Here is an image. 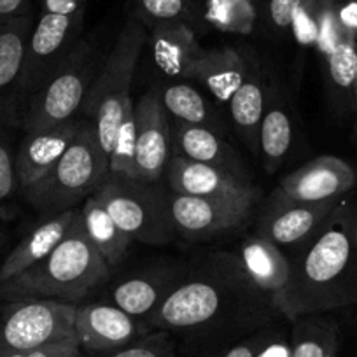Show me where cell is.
<instances>
[{
	"instance_id": "36",
	"label": "cell",
	"mask_w": 357,
	"mask_h": 357,
	"mask_svg": "<svg viewBox=\"0 0 357 357\" xmlns=\"http://www.w3.org/2000/svg\"><path fill=\"white\" fill-rule=\"evenodd\" d=\"M18 186V175H16L15 156L11 147L0 137V205L4 204Z\"/></svg>"
},
{
	"instance_id": "33",
	"label": "cell",
	"mask_w": 357,
	"mask_h": 357,
	"mask_svg": "<svg viewBox=\"0 0 357 357\" xmlns=\"http://www.w3.org/2000/svg\"><path fill=\"white\" fill-rule=\"evenodd\" d=\"M84 357H177L172 335L163 329H153L137 342L107 354H84Z\"/></svg>"
},
{
	"instance_id": "25",
	"label": "cell",
	"mask_w": 357,
	"mask_h": 357,
	"mask_svg": "<svg viewBox=\"0 0 357 357\" xmlns=\"http://www.w3.org/2000/svg\"><path fill=\"white\" fill-rule=\"evenodd\" d=\"M161 102L174 123L200 126L212 132H226V123L219 109L188 82H170L158 88Z\"/></svg>"
},
{
	"instance_id": "40",
	"label": "cell",
	"mask_w": 357,
	"mask_h": 357,
	"mask_svg": "<svg viewBox=\"0 0 357 357\" xmlns=\"http://www.w3.org/2000/svg\"><path fill=\"white\" fill-rule=\"evenodd\" d=\"M86 2L88 0H43V13H53V15H84Z\"/></svg>"
},
{
	"instance_id": "22",
	"label": "cell",
	"mask_w": 357,
	"mask_h": 357,
	"mask_svg": "<svg viewBox=\"0 0 357 357\" xmlns=\"http://www.w3.org/2000/svg\"><path fill=\"white\" fill-rule=\"evenodd\" d=\"M147 32L156 67L170 77L190 79L193 65L204 53L193 29L188 23H161Z\"/></svg>"
},
{
	"instance_id": "21",
	"label": "cell",
	"mask_w": 357,
	"mask_h": 357,
	"mask_svg": "<svg viewBox=\"0 0 357 357\" xmlns=\"http://www.w3.org/2000/svg\"><path fill=\"white\" fill-rule=\"evenodd\" d=\"M79 207L40 219L39 225L9 252L4 263L0 264V284L22 275L29 268L44 259L67 235L75 215H77Z\"/></svg>"
},
{
	"instance_id": "15",
	"label": "cell",
	"mask_w": 357,
	"mask_h": 357,
	"mask_svg": "<svg viewBox=\"0 0 357 357\" xmlns=\"http://www.w3.org/2000/svg\"><path fill=\"white\" fill-rule=\"evenodd\" d=\"M163 181L174 193L202 198H222V200H259L261 191L254 184L238 181L233 175L198 161L172 154Z\"/></svg>"
},
{
	"instance_id": "45",
	"label": "cell",
	"mask_w": 357,
	"mask_h": 357,
	"mask_svg": "<svg viewBox=\"0 0 357 357\" xmlns=\"http://www.w3.org/2000/svg\"><path fill=\"white\" fill-rule=\"evenodd\" d=\"M357 93V74H356V84H354V95Z\"/></svg>"
},
{
	"instance_id": "5",
	"label": "cell",
	"mask_w": 357,
	"mask_h": 357,
	"mask_svg": "<svg viewBox=\"0 0 357 357\" xmlns=\"http://www.w3.org/2000/svg\"><path fill=\"white\" fill-rule=\"evenodd\" d=\"M147 33L149 32L144 23L135 16L125 23L82 104L81 111L86 114V119L93 121L98 142L107 160L123 112L126 104L132 100L130 89L140 53L147 43Z\"/></svg>"
},
{
	"instance_id": "47",
	"label": "cell",
	"mask_w": 357,
	"mask_h": 357,
	"mask_svg": "<svg viewBox=\"0 0 357 357\" xmlns=\"http://www.w3.org/2000/svg\"><path fill=\"white\" fill-rule=\"evenodd\" d=\"M250 2H254V0H250Z\"/></svg>"
},
{
	"instance_id": "37",
	"label": "cell",
	"mask_w": 357,
	"mask_h": 357,
	"mask_svg": "<svg viewBox=\"0 0 357 357\" xmlns=\"http://www.w3.org/2000/svg\"><path fill=\"white\" fill-rule=\"evenodd\" d=\"M272 324L264 326V328L257 329V331L240 338L238 342L231 343V345L226 347L218 357H257V352H259L261 347H263L264 342H266L268 333H270Z\"/></svg>"
},
{
	"instance_id": "31",
	"label": "cell",
	"mask_w": 357,
	"mask_h": 357,
	"mask_svg": "<svg viewBox=\"0 0 357 357\" xmlns=\"http://www.w3.org/2000/svg\"><path fill=\"white\" fill-rule=\"evenodd\" d=\"M328 74L336 93H354L357 74V39L350 32L340 39L335 50L326 56Z\"/></svg>"
},
{
	"instance_id": "11",
	"label": "cell",
	"mask_w": 357,
	"mask_h": 357,
	"mask_svg": "<svg viewBox=\"0 0 357 357\" xmlns=\"http://www.w3.org/2000/svg\"><path fill=\"white\" fill-rule=\"evenodd\" d=\"M257 200L188 197L167 188V205L175 235L188 240H212L249 222Z\"/></svg>"
},
{
	"instance_id": "13",
	"label": "cell",
	"mask_w": 357,
	"mask_h": 357,
	"mask_svg": "<svg viewBox=\"0 0 357 357\" xmlns=\"http://www.w3.org/2000/svg\"><path fill=\"white\" fill-rule=\"evenodd\" d=\"M137 178L163 183L172 158V119L158 89L147 91L135 102Z\"/></svg>"
},
{
	"instance_id": "27",
	"label": "cell",
	"mask_w": 357,
	"mask_h": 357,
	"mask_svg": "<svg viewBox=\"0 0 357 357\" xmlns=\"http://www.w3.org/2000/svg\"><path fill=\"white\" fill-rule=\"evenodd\" d=\"M81 219L84 225L86 235L91 240L95 249L100 252L111 270L118 268L128 254L133 240L119 228L114 219L109 215L104 205L97 200L95 195H89L81 205Z\"/></svg>"
},
{
	"instance_id": "12",
	"label": "cell",
	"mask_w": 357,
	"mask_h": 357,
	"mask_svg": "<svg viewBox=\"0 0 357 357\" xmlns=\"http://www.w3.org/2000/svg\"><path fill=\"white\" fill-rule=\"evenodd\" d=\"M151 331L153 329L146 321L126 314L107 301L77 305L75 310V340L84 354L114 352Z\"/></svg>"
},
{
	"instance_id": "7",
	"label": "cell",
	"mask_w": 357,
	"mask_h": 357,
	"mask_svg": "<svg viewBox=\"0 0 357 357\" xmlns=\"http://www.w3.org/2000/svg\"><path fill=\"white\" fill-rule=\"evenodd\" d=\"M100 67V56L93 44L81 37L60 68L23 105L25 133L53 128L74 118L82 109Z\"/></svg>"
},
{
	"instance_id": "3",
	"label": "cell",
	"mask_w": 357,
	"mask_h": 357,
	"mask_svg": "<svg viewBox=\"0 0 357 357\" xmlns=\"http://www.w3.org/2000/svg\"><path fill=\"white\" fill-rule=\"evenodd\" d=\"M112 270L86 235L81 207L70 229L44 259L22 275L0 284V300L40 298L79 305L105 284Z\"/></svg>"
},
{
	"instance_id": "10",
	"label": "cell",
	"mask_w": 357,
	"mask_h": 357,
	"mask_svg": "<svg viewBox=\"0 0 357 357\" xmlns=\"http://www.w3.org/2000/svg\"><path fill=\"white\" fill-rule=\"evenodd\" d=\"M345 197L326 202H300L275 188L257 214L254 235L270 240L287 254L293 252L314 238Z\"/></svg>"
},
{
	"instance_id": "2",
	"label": "cell",
	"mask_w": 357,
	"mask_h": 357,
	"mask_svg": "<svg viewBox=\"0 0 357 357\" xmlns=\"http://www.w3.org/2000/svg\"><path fill=\"white\" fill-rule=\"evenodd\" d=\"M287 256L291 280L286 321L357 305V236L349 195L314 238Z\"/></svg>"
},
{
	"instance_id": "8",
	"label": "cell",
	"mask_w": 357,
	"mask_h": 357,
	"mask_svg": "<svg viewBox=\"0 0 357 357\" xmlns=\"http://www.w3.org/2000/svg\"><path fill=\"white\" fill-rule=\"evenodd\" d=\"M77 305L58 300H0V350H26L51 343H77Z\"/></svg>"
},
{
	"instance_id": "23",
	"label": "cell",
	"mask_w": 357,
	"mask_h": 357,
	"mask_svg": "<svg viewBox=\"0 0 357 357\" xmlns=\"http://www.w3.org/2000/svg\"><path fill=\"white\" fill-rule=\"evenodd\" d=\"M259 156L268 174L282 167L294 142V119L291 105L287 104L282 89L270 82L266 107L259 125Z\"/></svg>"
},
{
	"instance_id": "19",
	"label": "cell",
	"mask_w": 357,
	"mask_h": 357,
	"mask_svg": "<svg viewBox=\"0 0 357 357\" xmlns=\"http://www.w3.org/2000/svg\"><path fill=\"white\" fill-rule=\"evenodd\" d=\"M172 154L211 165L242 183L254 184L252 175L240 154L226 142L225 137L212 130L172 121Z\"/></svg>"
},
{
	"instance_id": "17",
	"label": "cell",
	"mask_w": 357,
	"mask_h": 357,
	"mask_svg": "<svg viewBox=\"0 0 357 357\" xmlns=\"http://www.w3.org/2000/svg\"><path fill=\"white\" fill-rule=\"evenodd\" d=\"M236 254L250 280L284 317L291 280V259L286 250L263 236L249 235L240 243Z\"/></svg>"
},
{
	"instance_id": "18",
	"label": "cell",
	"mask_w": 357,
	"mask_h": 357,
	"mask_svg": "<svg viewBox=\"0 0 357 357\" xmlns=\"http://www.w3.org/2000/svg\"><path fill=\"white\" fill-rule=\"evenodd\" d=\"M82 119L72 118L53 128L25 133L15 156L20 188L26 190L47 174L74 142Z\"/></svg>"
},
{
	"instance_id": "6",
	"label": "cell",
	"mask_w": 357,
	"mask_h": 357,
	"mask_svg": "<svg viewBox=\"0 0 357 357\" xmlns=\"http://www.w3.org/2000/svg\"><path fill=\"white\" fill-rule=\"evenodd\" d=\"M93 195L133 242L165 245L177 236L161 183L107 174Z\"/></svg>"
},
{
	"instance_id": "42",
	"label": "cell",
	"mask_w": 357,
	"mask_h": 357,
	"mask_svg": "<svg viewBox=\"0 0 357 357\" xmlns=\"http://www.w3.org/2000/svg\"><path fill=\"white\" fill-rule=\"evenodd\" d=\"M29 13V0H0V25Z\"/></svg>"
},
{
	"instance_id": "39",
	"label": "cell",
	"mask_w": 357,
	"mask_h": 357,
	"mask_svg": "<svg viewBox=\"0 0 357 357\" xmlns=\"http://www.w3.org/2000/svg\"><path fill=\"white\" fill-rule=\"evenodd\" d=\"M257 357H291V338L284 328L272 324L268 338Z\"/></svg>"
},
{
	"instance_id": "46",
	"label": "cell",
	"mask_w": 357,
	"mask_h": 357,
	"mask_svg": "<svg viewBox=\"0 0 357 357\" xmlns=\"http://www.w3.org/2000/svg\"><path fill=\"white\" fill-rule=\"evenodd\" d=\"M354 100H356V114H357V93L354 95Z\"/></svg>"
},
{
	"instance_id": "34",
	"label": "cell",
	"mask_w": 357,
	"mask_h": 357,
	"mask_svg": "<svg viewBox=\"0 0 357 357\" xmlns=\"http://www.w3.org/2000/svg\"><path fill=\"white\" fill-rule=\"evenodd\" d=\"M291 32L301 47H315L319 40L317 0H303L294 13Z\"/></svg>"
},
{
	"instance_id": "4",
	"label": "cell",
	"mask_w": 357,
	"mask_h": 357,
	"mask_svg": "<svg viewBox=\"0 0 357 357\" xmlns=\"http://www.w3.org/2000/svg\"><path fill=\"white\" fill-rule=\"evenodd\" d=\"M109 174V160L98 142L93 121L82 118L67 153L36 184L23 190L26 202L43 218L81 205Z\"/></svg>"
},
{
	"instance_id": "9",
	"label": "cell",
	"mask_w": 357,
	"mask_h": 357,
	"mask_svg": "<svg viewBox=\"0 0 357 357\" xmlns=\"http://www.w3.org/2000/svg\"><path fill=\"white\" fill-rule=\"evenodd\" d=\"M82 23L84 15H40L30 33L22 75L16 88L15 98L23 105L67 60L75 44L81 40Z\"/></svg>"
},
{
	"instance_id": "38",
	"label": "cell",
	"mask_w": 357,
	"mask_h": 357,
	"mask_svg": "<svg viewBox=\"0 0 357 357\" xmlns=\"http://www.w3.org/2000/svg\"><path fill=\"white\" fill-rule=\"evenodd\" d=\"M303 0H270L268 2V15L272 26L279 32H286L291 29L294 13L298 11Z\"/></svg>"
},
{
	"instance_id": "43",
	"label": "cell",
	"mask_w": 357,
	"mask_h": 357,
	"mask_svg": "<svg viewBox=\"0 0 357 357\" xmlns=\"http://www.w3.org/2000/svg\"><path fill=\"white\" fill-rule=\"evenodd\" d=\"M16 215V208L11 207V205H0V235H2V226L6 225V222L13 221Z\"/></svg>"
},
{
	"instance_id": "35",
	"label": "cell",
	"mask_w": 357,
	"mask_h": 357,
	"mask_svg": "<svg viewBox=\"0 0 357 357\" xmlns=\"http://www.w3.org/2000/svg\"><path fill=\"white\" fill-rule=\"evenodd\" d=\"M0 357H84L77 343L63 342L26 350H0Z\"/></svg>"
},
{
	"instance_id": "28",
	"label": "cell",
	"mask_w": 357,
	"mask_h": 357,
	"mask_svg": "<svg viewBox=\"0 0 357 357\" xmlns=\"http://www.w3.org/2000/svg\"><path fill=\"white\" fill-rule=\"evenodd\" d=\"M289 338L291 357H338V322L326 314H307L291 321Z\"/></svg>"
},
{
	"instance_id": "1",
	"label": "cell",
	"mask_w": 357,
	"mask_h": 357,
	"mask_svg": "<svg viewBox=\"0 0 357 357\" xmlns=\"http://www.w3.org/2000/svg\"><path fill=\"white\" fill-rule=\"evenodd\" d=\"M280 317L250 280L238 254L214 250L188 263L183 280L147 324L188 342L219 345L226 340L238 342Z\"/></svg>"
},
{
	"instance_id": "14",
	"label": "cell",
	"mask_w": 357,
	"mask_h": 357,
	"mask_svg": "<svg viewBox=\"0 0 357 357\" xmlns=\"http://www.w3.org/2000/svg\"><path fill=\"white\" fill-rule=\"evenodd\" d=\"M188 264H154L137 270L112 284L102 296L137 319H147L174 293L186 273Z\"/></svg>"
},
{
	"instance_id": "41",
	"label": "cell",
	"mask_w": 357,
	"mask_h": 357,
	"mask_svg": "<svg viewBox=\"0 0 357 357\" xmlns=\"http://www.w3.org/2000/svg\"><path fill=\"white\" fill-rule=\"evenodd\" d=\"M338 18L343 29L357 39V0H338Z\"/></svg>"
},
{
	"instance_id": "16",
	"label": "cell",
	"mask_w": 357,
	"mask_h": 357,
	"mask_svg": "<svg viewBox=\"0 0 357 357\" xmlns=\"http://www.w3.org/2000/svg\"><path fill=\"white\" fill-rule=\"evenodd\" d=\"M357 184L352 165L336 156H319L282 177L279 190L300 202H326L349 195Z\"/></svg>"
},
{
	"instance_id": "24",
	"label": "cell",
	"mask_w": 357,
	"mask_h": 357,
	"mask_svg": "<svg viewBox=\"0 0 357 357\" xmlns=\"http://www.w3.org/2000/svg\"><path fill=\"white\" fill-rule=\"evenodd\" d=\"M245 54L235 47H219L204 50L193 65L190 79L202 82L219 102H229L242 84Z\"/></svg>"
},
{
	"instance_id": "32",
	"label": "cell",
	"mask_w": 357,
	"mask_h": 357,
	"mask_svg": "<svg viewBox=\"0 0 357 357\" xmlns=\"http://www.w3.org/2000/svg\"><path fill=\"white\" fill-rule=\"evenodd\" d=\"M135 18L147 30L161 23H188L191 4L190 0H135Z\"/></svg>"
},
{
	"instance_id": "20",
	"label": "cell",
	"mask_w": 357,
	"mask_h": 357,
	"mask_svg": "<svg viewBox=\"0 0 357 357\" xmlns=\"http://www.w3.org/2000/svg\"><path fill=\"white\" fill-rule=\"evenodd\" d=\"M245 74L229 104V114L236 132L252 154H259V125L266 107L270 81L252 51H245Z\"/></svg>"
},
{
	"instance_id": "30",
	"label": "cell",
	"mask_w": 357,
	"mask_h": 357,
	"mask_svg": "<svg viewBox=\"0 0 357 357\" xmlns=\"http://www.w3.org/2000/svg\"><path fill=\"white\" fill-rule=\"evenodd\" d=\"M137 133H135V102L130 100L123 112L111 154H109V174L123 177H137L135 168Z\"/></svg>"
},
{
	"instance_id": "26",
	"label": "cell",
	"mask_w": 357,
	"mask_h": 357,
	"mask_svg": "<svg viewBox=\"0 0 357 357\" xmlns=\"http://www.w3.org/2000/svg\"><path fill=\"white\" fill-rule=\"evenodd\" d=\"M32 29L30 11L0 25V107L8 109L9 98L16 97Z\"/></svg>"
},
{
	"instance_id": "29",
	"label": "cell",
	"mask_w": 357,
	"mask_h": 357,
	"mask_svg": "<svg viewBox=\"0 0 357 357\" xmlns=\"http://www.w3.org/2000/svg\"><path fill=\"white\" fill-rule=\"evenodd\" d=\"M205 18L215 29L247 36L256 22V8L250 0H207Z\"/></svg>"
},
{
	"instance_id": "44",
	"label": "cell",
	"mask_w": 357,
	"mask_h": 357,
	"mask_svg": "<svg viewBox=\"0 0 357 357\" xmlns=\"http://www.w3.org/2000/svg\"><path fill=\"white\" fill-rule=\"evenodd\" d=\"M352 221H354V229H356L357 236V205L352 202Z\"/></svg>"
}]
</instances>
